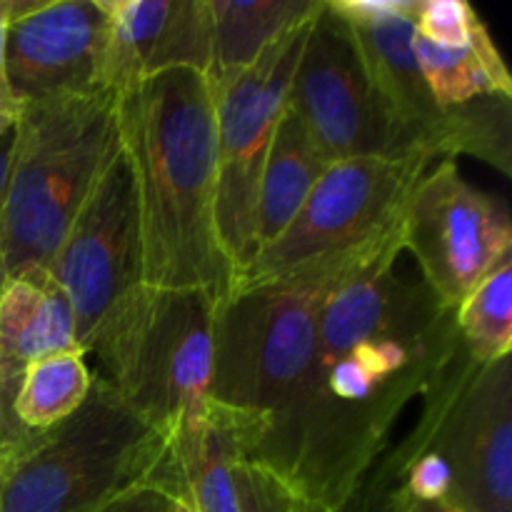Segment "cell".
<instances>
[{"label": "cell", "mask_w": 512, "mask_h": 512, "mask_svg": "<svg viewBox=\"0 0 512 512\" xmlns=\"http://www.w3.org/2000/svg\"><path fill=\"white\" fill-rule=\"evenodd\" d=\"M458 350L455 310L420 278L393 263L345 280L323 310L303 388L245 463L340 512L388 453L410 400L428 393Z\"/></svg>", "instance_id": "obj_1"}, {"label": "cell", "mask_w": 512, "mask_h": 512, "mask_svg": "<svg viewBox=\"0 0 512 512\" xmlns=\"http://www.w3.org/2000/svg\"><path fill=\"white\" fill-rule=\"evenodd\" d=\"M168 438L93 375L85 403L0 465V512H100L150 488Z\"/></svg>", "instance_id": "obj_6"}, {"label": "cell", "mask_w": 512, "mask_h": 512, "mask_svg": "<svg viewBox=\"0 0 512 512\" xmlns=\"http://www.w3.org/2000/svg\"><path fill=\"white\" fill-rule=\"evenodd\" d=\"M460 345L473 363L508 358L512 348V258L455 308Z\"/></svg>", "instance_id": "obj_21"}, {"label": "cell", "mask_w": 512, "mask_h": 512, "mask_svg": "<svg viewBox=\"0 0 512 512\" xmlns=\"http://www.w3.org/2000/svg\"><path fill=\"white\" fill-rule=\"evenodd\" d=\"M213 15V93L233 83L275 40L308 23L323 0H208Z\"/></svg>", "instance_id": "obj_17"}, {"label": "cell", "mask_w": 512, "mask_h": 512, "mask_svg": "<svg viewBox=\"0 0 512 512\" xmlns=\"http://www.w3.org/2000/svg\"><path fill=\"white\" fill-rule=\"evenodd\" d=\"M430 450L450 473L455 512H512V358L473 363L460 345L423 395L418 425L398 445Z\"/></svg>", "instance_id": "obj_8"}, {"label": "cell", "mask_w": 512, "mask_h": 512, "mask_svg": "<svg viewBox=\"0 0 512 512\" xmlns=\"http://www.w3.org/2000/svg\"><path fill=\"white\" fill-rule=\"evenodd\" d=\"M430 165L420 155L333 163L293 223L245 265L235 288L265 283L300 265L348 253L378 238L400 218L405 198Z\"/></svg>", "instance_id": "obj_10"}, {"label": "cell", "mask_w": 512, "mask_h": 512, "mask_svg": "<svg viewBox=\"0 0 512 512\" xmlns=\"http://www.w3.org/2000/svg\"><path fill=\"white\" fill-rule=\"evenodd\" d=\"M88 355L55 353L30 363L20 373L13 395L15 420L28 433H45L68 420L93 388V368Z\"/></svg>", "instance_id": "obj_20"}, {"label": "cell", "mask_w": 512, "mask_h": 512, "mask_svg": "<svg viewBox=\"0 0 512 512\" xmlns=\"http://www.w3.org/2000/svg\"><path fill=\"white\" fill-rule=\"evenodd\" d=\"M405 512H455L445 503H425V500L405 498Z\"/></svg>", "instance_id": "obj_28"}, {"label": "cell", "mask_w": 512, "mask_h": 512, "mask_svg": "<svg viewBox=\"0 0 512 512\" xmlns=\"http://www.w3.org/2000/svg\"><path fill=\"white\" fill-rule=\"evenodd\" d=\"M218 303L208 290L138 285L85 345L95 378L165 438L208 410Z\"/></svg>", "instance_id": "obj_5"}, {"label": "cell", "mask_w": 512, "mask_h": 512, "mask_svg": "<svg viewBox=\"0 0 512 512\" xmlns=\"http://www.w3.org/2000/svg\"><path fill=\"white\" fill-rule=\"evenodd\" d=\"M18 385L10 383L3 373H0V465L8 463L10 458L20 453L30 440L38 433H28L23 425L15 420L13 413V395Z\"/></svg>", "instance_id": "obj_24"}, {"label": "cell", "mask_w": 512, "mask_h": 512, "mask_svg": "<svg viewBox=\"0 0 512 512\" xmlns=\"http://www.w3.org/2000/svg\"><path fill=\"white\" fill-rule=\"evenodd\" d=\"M313 18L275 40L248 70L215 93V218L238 275L258 253L260 175L280 115L288 108L290 83Z\"/></svg>", "instance_id": "obj_9"}, {"label": "cell", "mask_w": 512, "mask_h": 512, "mask_svg": "<svg viewBox=\"0 0 512 512\" xmlns=\"http://www.w3.org/2000/svg\"><path fill=\"white\" fill-rule=\"evenodd\" d=\"M400 253L398 218L360 248L300 265L265 283L243 285L220 300L210 400L248 425L245 460L303 388L330 295L355 275L398 263Z\"/></svg>", "instance_id": "obj_3"}, {"label": "cell", "mask_w": 512, "mask_h": 512, "mask_svg": "<svg viewBox=\"0 0 512 512\" xmlns=\"http://www.w3.org/2000/svg\"><path fill=\"white\" fill-rule=\"evenodd\" d=\"M330 165L333 163L320 153L303 123L285 108L260 175L258 250L273 243L293 223Z\"/></svg>", "instance_id": "obj_18"}, {"label": "cell", "mask_w": 512, "mask_h": 512, "mask_svg": "<svg viewBox=\"0 0 512 512\" xmlns=\"http://www.w3.org/2000/svg\"><path fill=\"white\" fill-rule=\"evenodd\" d=\"M48 270L73 308L85 353L105 315L143 285L138 190L123 150L93 185Z\"/></svg>", "instance_id": "obj_13"}, {"label": "cell", "mask_w": 512, "mask_h": 512, "mask_svg": "<svg viewBox=\"0 0 512 512\" xmlns=\"http://www.w3.org/2000/svg\"><path fill=\"white\" fill-rule=\"evenodd\" d=\"M238 512H300V498L288 483L263 465H235Z\"/></svg>", "instance_id": "obj_22"}, {"label": "cell", "mask_w": 512, "mask_h": 512, "mask_svg": "<svg viewBox=\"0 0 512 512\" xmlns=\"http://www.w3.org/2000/svg\"><path fill=\"white\" fill-rule=\"evenodd\" d=\"M108 15L110 93L165 70L208 75L213 15L208 0H103Z\"/></svg>", "instance_id": "obj_15"}, {"label": "cell", "mask_w": 512, "mask_h": 512, "mask_svg": "<svg viewBox=\"0 0 512 512\" xmlns=\"http://www.w3.org/2000/svg\"><path fill=\"white\" fill-rule=\"evenodd\" d=\"M13 150H15V128L8 133H0V210H3L5 190H8V175L10 165H13Z\"/></svg>", "instance_id": "obj_27"}, {"label": "cell", "mask_w": 512, "mask_h": 512, "mask_svg": "<svg viewBox=\"0 0 512 512\" xmlns=\"http://www.w3.org/2000/svg\"><path fill=\"white\" fill-rule=\"evenodd\" d=\"M300 512H330V510L320 508V505L315 503H308V500H300Z\"/></svg>", "instance_id": "obj_29"}, {"label": "cell", "mask_w": 512, "mask_h": 512, "mask_svg": "<svg viewBox=\"0 0 512 512\" xmlns=\"http://www.w3.org/2000/svg\"><path fill=\"white\" fill-rule=\"evenodd\" d=\"M413 55L440 108H460L480 98H512L508 65L485 23L455 45H435L413 35Z\"/></svg>", "instance_id": "obj_19"}, {"label": "cell", "mask_w": 512, "mask_h": 512, "mask_svg": "<svg viewBox=\"0 0 512 512\" xmlns=\"http://www.w3.org/2000/svg\"><path fill=\"white\" fill-rule=\"evenodd\" d=\"M173 500L155 488H138L120 495L118 500L103 508L100 512H170Z\"/></svg>", "instance_id": "obj_26"}, {"label": "cell", "mask_w": 512, "mask_h": 512, "mask_svg": "<svg viewBox=\"0 0 512 512\" xmlns=\"http://www.w3.org/2000/svg\"><path fill=\"white\" fill-rule=\"evenodd\" d=\"M170 512H193L188 508V505H183V503H173L170 505Z\"/></svg>", "instance_id": "obj_31"}, {"label": "cell", "mask_w": 512, "mask_h": 512, "mask_svg": "<svg viewBox=\"0 0 512 512\" xmlns=\"http://www.w3.org/2000/svg\"><path fill=\"white\" fill-rule=\"evenodd\" d=\"M400 233L420 280L453 310L512 258L508 208L470 185L455 160L420 175L405 198Z\"/></svg>", "instance_id": "obj_11"}, {"label": "cell", "mask_w": 512, "mask_h": 512, "mask_svg": "<svg viewBox=\"0 0 512 512\" xmlns=\"http://www.w3.org/2000/svg\"><path fill=\"white\" fill-rule=\"evenodd\" d=\"M5 68L20 108L50 98L110 93L103 0H5Z\"/></svg>", "instance_id": "obj_14"}, {"label": "cell", "mask_w": 512, "mask_h": 512, "mask_svg": "<svg viewBox=\"0 0 512 512\" xmlns=\"http://www.w3.org/2000/svg\"><path fill=\"white\" fill-rule=\"evenodd\" d=\"M340 512H405V493L383 460H378Z\"/></svg>", "instance_id": "obj_23"}, {"label": "cell", "mask_w": 512, "mask_h": 512, "mask_svg": "<svg viewBox=\"0 0 512 512\" xmlns=\"http://www.w3.org/2000/svg\"><path fill=\"white\" fill-rule=\"evenodd\" d=\"M120 150L138 190L143 285L225 300L238 270L215 218V93L198 70H165L115 93Z\"/></svg>", "instance_id": "obj_2"}, {"label": "cell", "mask_w": 512, "mask_h": 512, "mask_svg": "<svg viewBox=\"0 0 512 512\" xmlns=\"http://www.w3.org/2000/svg\"><path fill=\"white\" fill-rule=\"evenodd\" d=\"M363 55L375 93L410 155L455 160L473 155L510 175V98L440 108L413 55L418 0H328Z\"/></svg>", "instance_id": "obj_7"}, {"label": "cell", "mask_w": 512, "mask_h": 512, "mask_svg": "<svg viewBox=\"0 0 512 512\" xmlns=\"http://www.w3.org/2000/svg\"><path fill=\"white\" fill-rule=\"evenodd\" d=\"M73 350H80L73 308L50 270L8 278L0 293V373L18 385L30 363Z\"/></svg>", "instance_id": "obj_16"}, {"label": "cell", "mask_w": 512, "mask_h": 512, "mask_svg": "<svg viewBox=\"0 0 512 512\" xmlns=\"http://www.w3.org/2000/svg\"><path fill=\"white\" fill-rule=\"evenodd\" d=\"M288 110L328 163L410 158L400 143L345 20L323 0L295 65Z\"/></svg>", "instance_id": "obj_12"}, {"label": "cell", "mask_w": 512, "mask_h": 512, "mask_svg": "<svg viewBox=\"0 0 512 512\" xmlns=\"http://www.w3.org/2000/svg\"><path fill=\"white\" fill-rule=\"evenodd\" d=\"M5 283H8V275H5V268H3V260H0V293H3Z\"/></svg>", "instance_id": "obj_30"}, {"label": "cell", "mask_w": 512, "mask_h": 512, "mask_svg": "<svg viewBox=\"0 0 512 512\" xmlns=\"http://www.w3.org/2000/svg\"><path fill=\"white\" fill-rule=\"evenodd\" d=\"M118 153L115 93L50 98L20 108L0 210V260L8 278L48 268Z\"/></svg>", "instance_id": "obj_4"}, {"label": "cell", "mask_w": 512, "mask_h": 512, "mask_svg": "<svg viewBox=\"0 0 512 512\" xmlns=\"http://www.w3.org/2000/svg\"><path fill=\"white\" fill-rule=\"evenodd\" d=\"M5 33H8V3L0 0V133H8L18 125L20 103L13 95L5 68Z\"/></svg>", "instance_id": "obj_25"}]
</instances>
